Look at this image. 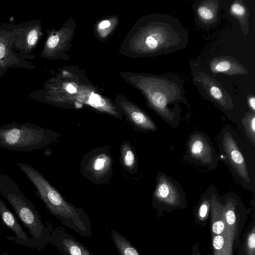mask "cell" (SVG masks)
<instances>
[{
  "label": "cell",
  "instance_id": "obj_29",
  "mask_svg": "<svg viewBox=\"0 0 255 255\" xmlns=\"http://www.w3.org/2000/svg\"><path fill=\"white\" fill-rule=\"evenodd\" d=\"M193 255H201L199 252L197 247H193Z\"/></svg>",
  "mask_w": 255,
  "mask_h": 255
},
{
  "label": "cell",
  "instance_id": "obj_8",
  "mask_svg": "<svg viewBox=\"0 0 255 255\" xmlns=\"http://www.w3.org/2000/svg\"><path fill=\"white\" fill-rule=\"evenodd\" d=\"M21 27L13 45V49L27 57L30 60L35 58L32 54L41 36V27L40 20H31L19 23Z\"/></svg>",
  "mask_w": 255,
  "mask_h": 255
},
{
  "label": "cell",
  "instance_id": "obj_10",
  "mask_svg": "<svg viewBox=\"0 0 255 255\" xmlns=\"http://www.w3.org/2000/svg\"><path fill=\"white\" fill-rule=\"evenodd\" d=\"M49 243L64 255H93V254L64 227L58 226L51 231Z\"/></svg>",
  "mask_w": 255,
  "mask_h": 255
},
{
  "label": "cell",
  "instance_id": "obj_11",
  "mask_svg": "<svg viewBox=\"0 0 255 255\" xmlns=\"http://www.w3.org/2000/svg\"><path fill=\"white\" fill-rule=\"evenodd\" d=\"M0 217L3 224L14 233L15 237L7 236L6 238L26 247L35 249L30 236L27 235L17 221L15 215L6 206L0 197Z\"/></svg>",
  "mask_w": 255,
  "mask_h": 255
},
{
  "label": "cell",
  "instance_id": "obj_13",
  "mask_svg": "<svg viewBox=\"0 0 255 255\" xmlns=\"http://www.w3.org/2000/svg\"><path fill=\"white\" fill-rule=\"evenodd\" d=\"M112 168V160L108 153L100 152L91 156L86 167L88 174L98 181L109 175Z\"/></svg>",
  "mask_w": 255,
  "mask_h": 255
},
{
  "label": "cell",
  "instance_id": "obj_17",
  "mask_svg": "<svg viewBox=\"0 0 255 255\" xmlns=\"http://www.w3.org/2000/svg\"><path fill=\"white\" fill-rule=\"evenodd\" d=\"M238 202L235 197H227L223 205L224 218L230 237L235 239L238 233V214L237 211Z\"/></svg>",
  "mask_w": 255,
  "mask_h": 255
},
{
  "label": "cell",
  "instance_id": "obj_19",
  "mask_svg": "<svg viewBox=\"0 0 255 255\" xmlns=\"http://www.w3.org/2000/svg\"><path fill=\"white\" fill-rule=\"evenodd\" d=\"M111 237L119 255H140L131 243L120 233L112 231Z\"/></svg>",
  "mask_w": 255,
  "mask_h": 255
},
{
  "label": "cell",
  "instance_id": "obj_3",
  "mask_svg": "<svg viewBox=\"0 0 255 255\" xmlns=\"http://www.w3.org/2000/svg\"><path fill=\"white\" fill-rule=\"evenodd\" d=\"M59 134L38 125L15 122L0 126V147L28 152L44 148L57 140Z\"/></svg>",
  "mask_w": 255,
  "mask_h": 255
},
{
  "label": "cell",
  "instance_id": "obj_1",
  "mask_svg": "<svg viewBox=\"0 0 255 255\" xmlns=\"http://www.w3.org/2000/svg\"><path fill=\"white\" fill-rule=\"evenodd\" d=\"M17 165L32 183L36 195L45 205L46 209L62 225L70 228L81 236L91 237V223L86 212L67 201L42 174L33 166L25 163Z\"/></svg>",
  "mask_w": 255,
  "mask_h": 255
},
{
  "label": "cell",
  "instance_id": "obj_20",
  "mask_svg": "<svg viewBox=\"0 0 255 255\" xmlns=\"http://www.w3.org/2000/svg\"><path fill=\"white\" fill-rule=\"evenodd\" d=\"M232 242V239L227 236H212L214 255H231Z\"/></svg>",
  "mask_w": 255,
  "mask_h": 255
},
{
  "label": "cell",
  "instance_id": "obj_5",
  "mask_svg": "<svg viewBox=\"0 0 255 255\" xmlns=\"http://www.w3.org/2000/svg\"><path fill=\"white\" fill-rule=\"evenodd\" d=\"M235 132L228 127L222 131L219 147L227 165L239 182L247 189L253 190L254 182L251 179V166L247 162L246 154L238 141Z\"/></svg>",
  "mask_w": 255,
  "mask_h": 255
},
{
  "label": "cell",
  "instance_id": "obj_12",
  "mask_svg": "<svg viewBox=\"0 0 255 255\" xmlns=\"http://www.w3.org/2000/svg\"><path fill=\"white\" fill-rule=\"evenodd\" d=\"M179 187L175 182L164 174L158 177L154 198L159 203L170 206L180 204L181 194Z\"/></svg>",
  "mask_w": 255,
  "mask_h": 255
},
{
  "label": "cell",
  "instance_id": "obj_18",
  "mask_svg": "<svg viewBox=\"0 0 255 255\" xmlns=\"http://www.w3.org/2000/svg\"><path fill=\"white\" fill-rule=\"evenodd\" d=\"M125 110L133 126L144 130L153 131L156 129L155 124L141 111L132 107H127Z\"/></svg>",
  "mask_w": 255,
  "mask_h": 255
},
{
  "label": "cell",
  "instance_id": "obj_26",
  "mask_svg": "<svg viewBox=\"0 0 255 255\" xmlns=\"http://www.w3.org/2000/svg\"><path fill=\"white\" fill-rule=\"evenodd\" d=\"M248 104L252 110V111H255V98L254 96H251L248 98Z\"/></svg>",
  "mask_w": 255,
  "mask_h": 255
},
{
  "label": "cell",
  "instance_id": "obj_6",
  "mask_svg": "<svg viewBox=\"0 0 255 255\" xmlns=\"http://www.w3.org/2000/svg\"><path fill=\"white\" fill-rule=\"evenodd\" d=\"M20 24H0V77L3 78L10 68L33 69L34 65L27 56L17 52L13 45L20 33Z\"/></svg>",
  "mask_w": 255,
  "mask_h": 255
},
{
  "label": "cell",
  "instance_id": "obj_30",
  "mask_svg": "<svg viewBox=\"0 0 255 255\" xmlns=\"http://www.w3.org/2000/svg\"><path fill=\"white\" fill-rule=\"evenodd\" d=\"M0 255H8V254L7 252H4L2 253Z\"/></svg>",
  "mask_w": 255,
  "mask_h": 255
},
{
  "label": "cell",
  "instance_id": "obj_27",
  "mask_svg": "<svg viewBox=\"0 0 255 255\" xmlns=\"http://www.w3.org/2000/svg\"><path fill=\"white\" fill-rule=\"evenodd\" d=\"M111 23L108 20H104L102 21L99 25V27L101 29H104L110 26Z\"/></svg>",
  "mask_w": 255,
  "mask_h": 255
},
{
  "label": "cell",
  "instance_id": "obj_23",
  "mask_svg": "<svg viewBox=\"0 0 255 255\" xmlns=\"http://www.w3.org/2000/svg\"><path fill=\"white\" fill-rule=\"evenodd\" d=\"M243 125L247 135L253 144L255 141V112H249L243 119Z\"/></svg>",
  "mask_w": 255,
  "mask_h": 255
},
{
  "label": "cell",
  "instance_id": "obj_24",
  "mask_svg": "<svg viewBox=\"0 0 255 255\" xmlns=\"http://www.w3.org/2000/svg\"><path fill=\"white\" fill-rule=\"evenodd\" d=\"M210 207L211 199L206 197L203 198L197 212V218L200 222H202L207 220Z\"/></svg>",
  "mask_w": 255,
  "mask_h": 255
},
{
  "label": "cell",
  "instance_id": "obj_4",
  "mask_svg": "<svg viewBox=\"0 0 255 255\" xmlns=\"http://www.w3.org/2000/svg\"><path fill=\"white\" fill-rule=\"evenodd\" d=\"M154 80V86L148 96L155 111L171 125L178 122L179 113L171 106L179 110L178 104H187L181 81L176 76L161 75Z\"/></svg>",
  "mask_w": 255,
  "mask_h": 255
},
{
  "label": "cell",
  "instance_id": "obj_25",
  "mask_svg": "<svg viewBox=\"0 0 255 255\" xmlns=\"http://www.w3.org/2000/svg\"><path fill=\"white\" fill-rule=\"evenodd\" d=\"M246 255H255V229L253 226L246 236L245 242Z\"/></svg>",
  "mask_w": 255,
  "mask_h": 255
},
{
  "label": "cell",
  "instance_id": "obj_2",
  "mask_svg": "<svg viewBox=\"0 0 255 255\" xmlns=\"http://www.w3.org/2000/svg\"><path fill=\"white\" fill-rule=\"evenodd\" d=\"M0 192L14 210L18 219L28 230L35 249L42 250L49 243L51 230L43 223L32 203L7 175L0 172Z\"/></svg>",
  "mask_w": 255,
  "mask_h": 255
},
{
  "label": "cell",
  "instance_id": "obj_28",
  "mask_svg": "<svg viewBox=\"0 0 255 255\" xmlns=\"http://www.w3.org/2000/svg\"><path fill=\"white\" fill-rule=\"evenodd\" d=\"M67 91L70 93H74L76 92V88L71 84L68 85L66 87Z\"/></svg>",
  "mask_w": 255,
  "mask_h": 255
},
{
  "label": "cell",
  "instance_id": "obj_15",
  "mask_svg": "<svg viewBox=\"0 0 255 255\" xmlns=\"http://www.w3.org/2000/svg\"><path fill=\"white\" fill-rule=\"evenodd\" d=\"M210 69L214 73H221L228 75L243 74L247 70L237 61L230 57H218L213 59L209 64Z\"/></svg>",
  "mask_w": 255,
  "mask_h": 255
},
{
  "label": "cell",
  "instance_id": "obj_21",
  "mask_svg": "<svg viewBox=\"0 0 255 255\" xmlns=\"http://www.w3.org/2000/svg\"><path fill=\"white\" fill-rule=\"evenodd\" d=\"M121 159L122 164L126 170L130 172L135 169L136 157L132 148L128 142H125L122 145Z\"/></svg>",
  "mask_w": 255,
  "mask_h": 255
},
{
  "label": "cell",
  "instance_id": "obj_7",
  "mask_svg": "<svg viewBox=\"0 0 255 255\" xmlns=\"http://www.w3.org/2000/svg\"><path fill=\"white\" fill-rule=\"evenodd\" d=\"M187 153L192 161L209 168L216 166L218 158L212 144L203 134L196 133L189 137Z\"/></svg>",
  "mask_w": 255,
  "mask_h": 255
},
{
  "label": "cell",
  "instance_id": "obj_16",
  "mask_svg": "<svg viewBox=\"0 0 255 255\" xmlns=\"http://www.w3.org/2000/svg\"><path fill=\"white\" fill-rule=\"evenodd\" d=\"M219 9V1L204 0L196 4L195 13L200 23L210 25L218 19Z\"/></svg>",
  "mask_w": 255,
  "mask_h": 255
},
{
  "label": "cell",
  "instance_id": "obj_14",
  "mask_svg": "<svg viewBox=\"0 0 255 255\" xmlns=\"http://www.w3.org/2000/svg\"><path fill=\"white\" fill-rule=\"evenodd\" d=\"M210 207L212 236L225 235L232 238L224 220L223 204L218 200L215 195H213L211 197Z\"/></svg>",
  "mask_w": 255,
  "mask_h": 255
},
{
  "label": "cell",
  "instance_id": "obj_9",
  "mask_svg": "<svg viewBox=\"0 0 255 255\" xmlns=\"http://www.w3.org/2000/svg\"><path fill=\"white\" fill-rule=\"evenodd\" d=\"M198 88H201L207 98L215 104L225 110H231L233 108L232 99L221 84L204 72L199 73L195 79Z\"/></svg>",
  "mask_w": 255,
  "mask_h": 255
},
{
  "label": "cell",
  "instance_id": "obj_22",
  "mask_svg": "<svg viewBox=\"0 0 255 255\" xmlns=\"http://www.w3.org/2000/svg\"><path fill=\"white\" fill-rule=\"evenodd\" d=\"M231 13L235 16L239 21L242 28H244L243 30L248 33V18L247 8L241 1L236 0L234 1L231 5L230 8Z\"/></svg>",
  "mask_w": 255,
  "mask_h": 255
}]
</instances>
